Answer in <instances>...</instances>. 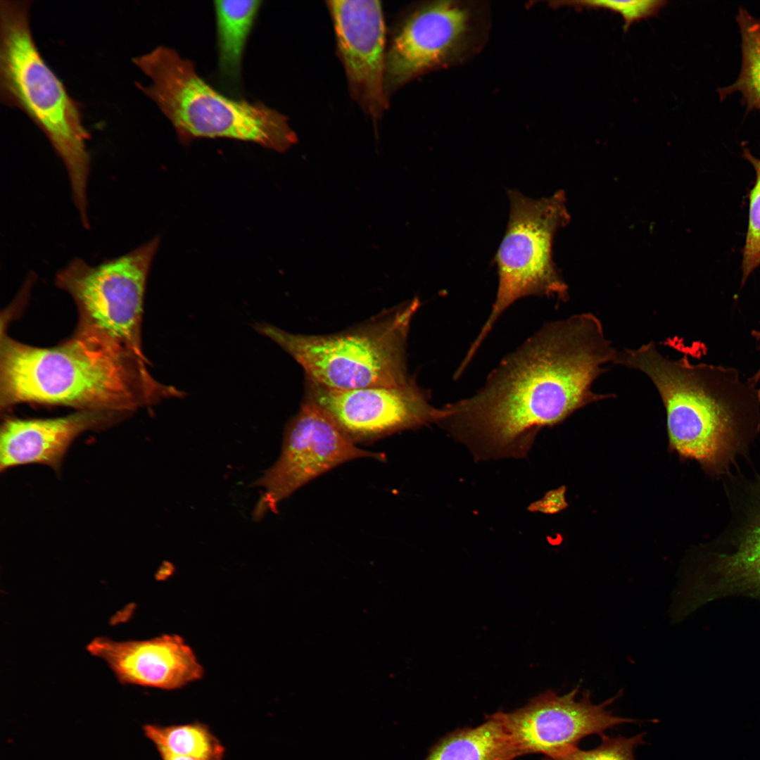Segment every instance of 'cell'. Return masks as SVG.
<instances>
[{
	"mask_svg": "<svg viewBox=\"0 0 760 760\" xmlns=\"http://www.w3.org/2000/svg\"><path fill=\"white\" fill-rule=\"evenodd\" d=\"M305 399L320 407L354 443L436 423L429 394L414 381L401 386L335 390L308 381Z\"/></svg>",
	"mask_w": 760,
	"mask_h": 760,
	"instance_id": "obj_13",
	"label": "cell"
},
{
	"mask_svg": "<svg viewBox=\"0 0 760 760\" xmlns=\"http://www.w3.org/2000/svg\"><path fill=\"white\" fill-rule=\"evenodd\" d=\"M646 733H640L631 737L620 735L609 737L602 735L601 742L596 748L583 750L576 747L559 756L547 758L546 760H635L634 749L643 744Z\"/></svg>",
	"mask_w": 760,
	"mask_h": 760,
	"instance_id": "obj_22",
	"label": "cell"
},
{
	"mask_svg": "<svg viewBox=\"0 0 760 760\" xmlns=\"http://www.w3.org/2000/svg\"><path fill=\"white\" fill-rule=\"evenodd\" d=\"M362 457L384 461L386 457L357 447L320 407L305 399L286 428L277 460L254 483L263 491L254 517L275 512L281 501L307 483Z\"/></svg>",
	"mask_w": 760,
	"mask_h": 760,
	"instance_id": "obj_10",
	"label": "cell"
},
{
	"mask_svg": "<svg viewBox=\"0 0 760 760\" xmlns=\"http://www.w3.org/2000/svg\"><path fill=\"white\" fill-rule=\"evenodd\" d=\"M144 732L158 753L198 760H223L224 747L210 728L201 723L163 726L146 724Z\"/></svg>",
	"mask_w": 760,
	"mask_h": 760,
	"instance_id": "obj_19",
	"label": "cell"
},
{
	"mask_svg": "<svg viewBox=\"0 0 760 760\" xmlns=\"http://www.w3.org/2000/svg\"><path fill=\"white\" fill-rule=\"evenodd\" d=\"M326 3L350 94L376 125L388 106L385 90L386 27L381 2Z\"/></svg>",
	"mask_w": 760,
	"mask_h": 760,
	"instance_id": "obj_14",
	"label": "cell"
},
{
	"mask_svg": "<svg viewBox=\"0 0 760 760\" xmlns=\"http://www.w3.org/2000/svg\"><path fill=\"white\" fill-rule=\"evenodd\" d=\"M667 1L663 0L609 1L588 0L556 2L555 6H568L578 9L604 8L620 14L623 19L624 31L635 22L657 15Z\"/></svg>",
	"mask_w": 760,
	"mask_h": 760,
	"instance_id": "obj_23",
	"label": "cell"
},
{
	"mask_svg": "<svg viewBox=\"0 0 760 760\" xmlns=\"http://www.w3.org/2000/svg\"><path fill=\"white\" fill-rule=\"evenodd\" d=\"M159 754H160L162 760H198V759H195L189 758V757L175 756V755L169 754H167V753H160Z\"/></svg>",
	"mask_w": 760,
	"mask_h": 760,
	"instance_id": "obj_25",
	"label": "cell"
},
{
	"mask_svg": "<svg viewBox=\"0 0 760 760\" xmlns=\"http://www.w3.org/2000/svg\"><path fill=\"white\" fill-rule=\"evenodd\" d=\"M471 20L469 8L452 1L426 2L403 15L386 48L388 99L411 80L459 57L469 44Z\"/></svg>",
	"mask_w": 760,
	"mask_h": 760,
	"instance_id": "obj_11",
	"label": "cell"
},
{
	"mask_svg": "<svg viewBox=\"0 0 760 760\" xmlns=\"http://www.w3.org/2000/svg\"><path fill=\"white\" fill-rule=\"evenodd\" d=\"M1 324L0 405H61L80 411L129 414L185 395L156 381L148 361L101 329L78 322L56 346H30L11 338Z\"/></svg>",
	"mask_w": 760,
	"mask_h": 760,
	"instance_id": "obj_2",
	"label": "cell"
},
{
	"mask_svg": "<svg viewBox=\"0 0 760 760\" xmlns=\"http://www.w3.org/2000/svg\"><path fill=\"white\" fill-rule=\"evenodd\" d=\"M160 243L156 236L96 266L75 258L56 276V286L74 300L80 322L101 329L141 355L146 282Z\"/></svg>",
	"mask_w": 760,
	"mask_h": 760,
	"instance_id": "obj_9",
	"label": "cell"
},
{
	"mask_svg": "<svg viewBox=\"0 0 760 760\" xmlns=\"http://www.w3.org/2000/svg\"><path fill=\"white\" fill-rule=\"evenodd\" d=\"M736 20L742 43V64L739 75L733 84L717 89L720 99L739 91L747 110H760V18L739 7Z\"/></svg>",
	"mask_w": 760,
	"mask_h": 760,
	"instance_id": "obj_20",
	"label": "cell"
},
{
	"mask_svg": "<svg viewBox=\"0 0 760 760\" xmlns=\"http://www.w3.org/2000/svg\"><path fill=\"white\" fill-rule=\"evenodd\" d=\"M418 298L360 327L327 335L293 334L267 323L255 329L287 352L308 381L335 390L408 384L405 346Z\"/></svg>",
	"mask_w": 760,
	"mask_h": 760,
	"instance_id": "obj_6",
	"label": "cell"
},
{
	"mask_svg": "<svg viewBox=\"0 0 760 760\" xmlns=\"http://www.w3.org/2000/svg\"><path fill=\"white\" fill-rule=\"evenodd\" d=\"M262 1L213 2L218 53V75L224 87L238 91L245 48Z\"/></svg>",
	"mask_w": 760,
	"mask_h": 760,
	"instance_id": "obj_17",
	"label": "cell"
},
{
	"mask_svg": "<svg viewBox=\"0 0 760 760\" xmlns=\"http://www.w3.org/2000/svg\"><path fill=\"white\" fill-rule=\"evenodd\" d=\"M132 61L151 80L137 87L156 103L184 144L227 138L284 152L298 141L286 115L262 102L221 94L172 48L158 46Z\"/></svg>",
	"mask_w": 760,
	"mask_h": 760,
	"instance_id": "obj_5",
	"label": "cell"
},
{
	"mask_svg": "<svg viewBox=\"0 0 760 760\" xmlns=\"http://www.w3.org/2000/svg\"><path fill=\"white\" fill-rule=\"evenodd\" d=\"M87 650L103 660L122 684L176 690L204 673L191 647L175 634L125 641L97 637Z\"/></svg>",
	"mask_w": 760,
	"mask_h": 760,
	"instance_id": "obj_15",
	"label": "cell"
},
{
	"mask_svg": "<svg viewBox=\"0 0 760 760\" xmlns=\"http://www.w3.org/2000/svg\"><path fill=\"white\" fill-rule=\"evenodd\" d=\"M618 354L591 313L546 323L474 395L438 408L436 424L476 460L526 457L542 429L613 396L592 385Z\"/></svg>",
	"mask_w": 760,
	"mask_h": 760,
	"instance_id": "obj_1",
	"label": "cell"
},
{
	"mask_svg": "<svg viewBox=\"0 0 760 760\" xmlns=\"http://www.w3.org/2000/svg\"><path fill=\"white\" fill-rule=\"evenodd\" d=\"M578 690L576 686L562 696L547 691L516 711L498 713L518 756L535 753L552 758L577 747L588 735H602L615 726L637 721L607 709L619 694L595 704L588 691L578 699Z\"/></svg>",
	"mask_w": 760,
	"mask_h": 760,
	"instance_id": "obj_12",
	"label": "cell"
},
{
	"mask_svg": "<svg viewBox=\"0 0 760 760\" xmlns=\"http://www.w3.org/2000/svg\"><path fill=\"white\" fill-rule=\"evenodd\" d=\"M752 335L754 336V338H755L756 340L760 341V331L753 330L752 331ZM757 349L760 350V343L758 346ZM749 380L752 383L757 384L758 382L760 381V369L754 374V375L750 377Z\"/></svg>",
	"mask_w": 760,
	"mask_h": 760,
	"instance_id": "obj_24",
	"label": "cell"
},
{
	"mask_svg": "<svg viewBox=\"0 0 760 760\" xmlns=\"http://www.w3.org/2000/svg\"><path fill=\"white\" fill-rule=\"evenodd\" d=\"M737 467L722 478L730 520L690 556L677 595L676 620L725 597L760 600V476Z\"/></svg>",
	"mask_w": 760,
	"mask_h": 760,
	"instance_id": "obj_7",
	"label": "cell"
},
{
	"mask_svg": "<svg viewBox=\"0 0 760 760\" xmlns=\"http://www.w3.org/2000/svg\"><path fill=\"white\" fill-rule=\"evenodd\" d=\"M742 157L752 165L755 179L748 196V224L742 252V286L760 265V157L754 156L747 148H744Z\"/></svg>",
	"mask_w": 760,
	"mask_h": 760,
	"instance_id": "obj_21",
	"label": "cell"
},
{
	"mask_svg": "<svg viewBox=\"0 0 760 760\" xmlns=\"http://www.w3.org/2000/svg\"><path fill=\"white\" fill-rule=\"evenodd\" d=\"M124 416L115 412L79 411L51 419H7L0 432L1 469L35 463L57 469L80 433L106 426Z\"/></svg>",
	"mask_w": 760,
	"mask_h": 760,
	"instance_id": "obj_16",
	"label": "cell"
},
{
	"mask_svg": "<svg viewBox=\"0 0 760 760\" xmlns=\"http://www.w3.org/2000/svg\"><path fill=\"white\" fill-rule=\"evenodd\" d=\"M518 756L498 714L440 740L424 760H514Z\"/></svg>",
	"mask_w": 760,
	"mask_h": 760,
	"instance_id": "obj_18",
	"label": "cell"
},
{
	"mask_svg": "<svg viewBox=\"0 0 760 760\" xmlns=\"http://www.w3.org/2000/svg\"><path fill=\"white\" fill-rule=\"evenodd\" d=\"M616 364L638 369L652 381L666 413L671 445L723 477L747 459L760 432V388L738 371L688 357L662 355L654 343L619 352Z\"/></svg>",
	"mask_w": 760,
	"mask_h": 760,
	"instance_id": "obj_3",
	"label": "cell"
},
{
	"mask_svg": "<svg viewBox=\"0 0 760 760\" xmlns=\"http://www.w3.org/2000/svg\"><path fill=\"white\" fill-rule=\"evenodd\" d=\"M30 6L28 0L0 1L1 101L23 111L45 134L66 168L74 203L86 223L89 133L78 103L37 46L30 27Z\"/></svg>",
	"mask_w": 760,
	"mask_h": 760,
	"instance_id": "obj_4",
	"label": "cell"
},
{
	"mask_svg": "<svg viewBox=\"0 0 760 760\" xmlns=\"http://www.w3.org/2000/svg\"><path fill=\"white\" fill-rule=\"evenodd\" d=\"M509 217L504 237L495 256L498 286L488 319L469 347L463 363L468 365L499 317L516 300L529 296L568 299V286L552 258V242L557 229L570 215L564 191L538 199L507 191Z\"/></svg>",
	"mask_w": 760,
	"mask_h": 760,
	"instance_id": "obj_8",
	"label": "cell"
}]
</instances>
